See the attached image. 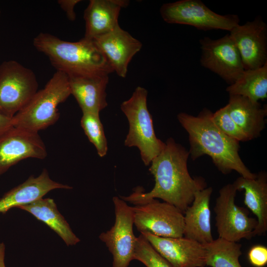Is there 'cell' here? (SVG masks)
Returning a JSON list of instances; mask_svg holds the SVG:
<instances>
[{"label": "cell", "mask_w": 267, "mask_h": 267, "mask_svg": "<svg viewBox=\"0 0 267 267\" xmlns=\"http://www.w3.org/2000/svg\"><path fill=\"white\" fill-rule=\"evenodd\" d=\"M189 152L170 137L162 151L151 161L149 171L155 179V185L144 193L137 187L128 196L121 198L135 205L143 204L156 198L170 203L183 214L193 201L195 193L206 187L201 178H193L187 168Z\"/></svg>", "instance_id": "1"}, {"label": "cell", "mask_w": 267, "mask_h": 267, "mask_svg": "<svg viewBox=\"0 0 267 267\" xmlns=\"http://www.w3.org/2000/svg\"><path fill=\"white\" fill-rule=\"evenodd\" d=\"M212 115L207 108L197 116L186 113L178 115L179 122L188 134L191 159L207 155L223 174L234 170L244 178H255L257 175L248 169L239 155V142L223 133L213 122Z\"/></svg>", "instance_id": "2"}, {"label": "cell", "mask_w": 267, "mask_h": 267, "mask_svg": "<svg viewBox=\"0 0 267 267\" xmlns=\"http://www.w3.org/2000/svg\"><path fill=\"white\" fill-rule=\"evenodd\" d=\"M33 44L47 57L56 71L68 77L109 75L114 72L93 42L84 37L71 42L41 32L34 38Z\"/></svg>", "instance_id": "3"}, {"label": "cell", "mask_w": 267, "mask_h": 267, "mask_svg": "<svg viewBox=\"0 0 267 267\" xmlns=\"http://www.w3.org/2000/svg\"><path fill=\"white\" fill-rule=\"evenodd\" d=\"M68 76L56 71L44 88L13 117V127L38 133L59 119L58 106L71 95Z\"/></svg>", "instance_id": "4"}, {"label": "cell", "mask_w": 267, "mask_h": 267, "mask_svg": "<svg viewBox=\"0 0 267 267\" xmlns=\"http://www.w3.org/2000/svg\"><path fill=\"white\" fill-rule=\"evenodd\" d=\"M147 90L137 87L131 97L121 105V109L127 117L129 130L125 140L128 147H136L146 166L163 150L165 142L156 136L151 115L147 106Z\"/></svg>", "instance_id": "5"}, {"label": "cell", "mask_w": 267, "mask_h": 267, "mask_svg": "<svg viewBox=\"0 0 267 267\" xmlns=\"http://www.w3.org/2000/svg\"><path fill=\"white\" fill-rule=\"evenodd\" d=\"M33 70L17 61L0 64V113L9 118L21 110L38 90Z\"/></svg>", "instance_id": "6"}, {"label": "cell", "mask_w": 267, "mask_h": 267, "mask_svg": "<svg viewBox=\"0 0 267 267\" xmlns=\"http://www.w3.org/2000/svg\"><path fill=\"white\" fill-rule=\"evenodd\" d=\"M164 21L189 25L200 30L230 31L239 24L237 15H221L208 8L200 0H180L163 4L160 9Z\"/></svg>", "instance_id": "7"}, {"label": "cell", "mask_w": 267, "mask_h": 267, "mask_svg": "<svg viewBox=\"0 0 267 267\" xmlns=\"http://www.w3.org/2000/svg\"><path fill=\"white\" fill-rule=\"evenodd\" d=\"M237 191L233 183L223 186L214 207L219 238L235 242L253 237L258 224L257 220L249 216L246 209L235 204Z\"/></svg>", "instance_id": "8"}, {"label": "cell", "mask_w": 267, "mask_h": 267, "mask_svg": "<svg viewBox=\"0 0 267 267\" xmlns=\"http://www.w3.org/2000/svg\"><path fill=\"white\" fill-rule=\"evenodd\" d=\"M134 222L140 232L163 237L183 236L184 214L166 202L151 199L133 207Z\"/></svg>", "instance_id": "9"}, {"label": "cell", "mask_w": 267, "mask_h": 267, "mask_svg": "<svg viewBox=\"0 0 267 267\" xmlns=\"http://www.w3.org/2000/svg\"><path fill=\"white\" fill-rule=\"evenodd\" d=\"M115 222L108 231L101 233L99 239L105 243L113 256L112 267H128L134 260L136 236L133 232L134 212L125 201L114 196Z\"/></svg>", "instance_id": "10"}, {"label": "cell", "mask_w": 267, "mask_h": 267, "mask_svg": "<svg viewBox=\"0 0 267 267\" xmlns=\"http://www.w3.org/2000/svg\"><path fill=\"white\" fill-rule=\"evenodd\" d=\"M201 65L219 75L229 85L245 71L238 49L229 34L213 40L205 37L199 41Z\"/></svg>", "instance_id": "11"}, {"label": "cell", "mask_w": 267, "mask_h": 267, "mask_svg": "<svg viewBox=\"0 0 267 267\" xmlns=\"http://www.w3.org/2000/svg\"><path fill=\"white\" fill-rule=\"evenodd\" d=\"M45 145L38 133L13 127L0 136V176L27 158L44 159Z\"/></svg>", "instance_id": "12"}, {"label": "cell", "mask_w": 267, "mask_h": 267, "mask_svg": "<svg viewBox=\"0 0 267 267\" xmlns=\"http://www.w3.org/2000/svg\"><path fill=\"white\" fill-rule=\"evenodd\" d=\"M229 32L245 70L257 69L267 63V25L262 17L239 24Z\"/></svg>", "instance_id": "13"}, {"label": "cell", "mask_w": 267, "mask_h": 267, "mask_svg": "<svg viewBox=\"0 0 267 267\" xmlns=\"http://www.w3.org/2000/svg\"><path fill=\"white\" fill-rule=\"evenodd\" d=\"M141 234L172 267L206 266L207 251L204 244L184 236L163 237L149 232Z\"/></svg>", "instance_id": "14"}, {"label": "cell", "mask_w": 267, "mask_h": 267, "mask_svg": "<svg viewBox=\"0 0 267 267\" xmlns=\"http://www.w3.org/2000/svg\"><path fill=\"white\" fill-rule=\"evenodd\" d=\"M106 58L114 72L126 77L133 57L142 47L141 43L120 26L92 40Z\"/></svg>", "instance_id": "15"}, {"label": "cell", "mask_w": 267, "mask_h": 267, "mask_svg": "<svg viewBox=\"0 0 267 267\" xmlns=\"http://www.w3.org/2000/svg\"><path fill=\"white\" fill-rule=\"evenodd\" d=\"M72 188L51 179L44 169L39 176H31L22 183L5 193L0 198V213L5 214L11 208L31 203L52 190Z\"/></svg>", "instance_id": "16"}, {"label": "cell", "mask_w": 267, "mask_h": 267, "mask_svg": "<svg viewBox=\"0 0 267 267\" xmlns=\"http://www.w3.org/2000/svg\"><path fill=\"white\" fill-rule=\"evenodd\" d=\"M211 187L197 191L191 204L184 214L183 236L202 244L212 242L210 202Z\"/></svg>", "instance_id": "17"}, {"label": "cell", "mask_w": 267, "mask_h": 267, "mask_svg": "<svg viewBox=\"0 0 267 267\" xmlns=\"http://www.w3.org/2000/svg\"><path fill=\"white\" fill-rule=\"evenodd\" d=\"M129 2L126 0H90L84 11V38L92 40L119 26L120 10Z\"/></svg>", "instance_id": "18"}, {"label": "cell", "mask_w": 267, "mask_h": 267, "mask_svg": "<svg viewBox=\"0 0 267 267\" xmlns=\"http://www.w3.org/2000/svg\"><path fill=\"white\" fill-rule=\"evenodd\" d=\"M71 94L82 112L96 113L107 107L106 89L109 75L68 77Z\"/></svg>", "instance_id": "19"}, {"label": "cell", "mask_w": 267, "mask_h": 267, "mask_svg": "<svg viewBox=\"0 0 267 267\" xmlns=\"http://www.w3.org/2000/svg\"><path fill=\"white\" fill-rule=\"evenodd\" d=\"M230 117L251 140L258 137L265 128L267 109L259 101L236 95H229L226 104Z\"/></svg>", "instance_id": "20"}, {"label": "cell", "mask_w": 267, "mask_h": 267, "mask_svg": "<svg viewBox=\"0 0 267 267\" xmlns=\"http://www.w3.org/2000/svg\"><path fill=\"white\" fill-rule=\"evenodd\" d=\"M233 184L237 191H245L244 203L257 217L258 224L254 236L265 234L267 230V174L260 172L254 179L240 177Z\"/></svg>", "instance_id": "21"}, {"label": "cell", "mask_w": 267, "mask_h": 267, "mask_svg": "<svg viewBox=\"0 0 267 267\" xmlns=\"http://www.w3.org/2000/svg\"><path fill=\"white\" fill-rule=\"evenodd\" d=\"M17 208L29 212L37 220L46 224L62 239L67 246L75 245L80 241L58 211L53 199L42 198Z\"/></svg>", "instance_id": "22"}, {"label": "cell", "mask_w": 267, "mask_h": 267, "mask_svg": "<svg viewBox=\"0 0 267 267\" xmlns=\"http://www.w3.org/2000/svg\"><path fill=\"white\" fill-rule=\"evenodd\" d=\"M229 95H240L254 101L267 97V63L261 67L245 70L226 89Z\"/></svg>", "instance_id": "23"}, {"label": "cell", "mask_w": 267, "mask_h": 267, "mask_svg": "<svg viewBox=\"0 0 267 267\" xmlns=\"http://www.w3.org/2000/svg\"><path fill=\"white\" fill-rule=\"evenodd\" d=\"M207 251L206 266L211 267H242L239 258L241 244L218 238L204 244Z\"/></svg>", "instance_id": "24"}, {"label": "cell", "mask_w": 267, "mask_h": 267, "mask_svg": "<svg viewBox=\"0 0 267 267\" xmlns=\"http://www.w3.org/2000/svg\"><path fill=\"white\" fill-rule=\"evenodd\" d=\"M82 113L81 126L89 141L95 146L98 155L103 157L107 154L108 146L99 113Z\"/></svg>", "instance_id": "25"}, {"label": "cell", "mask_w": 267, "mask_h": 267, "mask_svg": "<svg viewBox=\"0 0 267 267\" xmlns=\"http://www.w3.org/2000/svg\"><path fill=\"white\" fill-rule=\"evenodd\" d=\"M134 260L140 261L146 267H172L141 234L135 239Z\"/></svg>", "instance_id": "26"}, {"label": "cell", "mask_w": 267, "mask_h": 267, "mask_svg": "<svg viewBox=\"0 0 267 267\" xmlns=\"http://www.w3.org/2000/svg\"><path fill=\"white\" fill-rule=\"evenodd\" d=\"M212 120L215 125L228 136L239 142L250 140L230 117L226 105L213 113Z\"/></svg>", "instance_id": "27"}, {"label": "cell", "mask_w": 267, "mask_h": 267, "mask_svg": "<svg viewBox=\"0 0 267 267\" xmlns=\"http://www.w3.org/2000/svg\"><path fill=\"white\" fill-rule=\"evenodd\" d=\"M248 257L253 266L263 267L267 263V248L261 245L254 246L249 251Z\"/></svg>", "instance_id": "28"}, {"label": "cell", "mask_w": 267, "mask_h": 267, "mask_svg": "<svg viewBox=\"0 0 267 267\" xmlns=\"http://www.w3.org/2000/svg\"><path fill=\"white\" fill-rule=\"evenodd\" d=\"M81 1L80 0H58L57 3L65 12L68 19L71 21H74L76 17L74 10L75 7Z\"/></svg>", "instance_id": "29"}, {"label": "cell", "mask_w": 267, "mask_h": 267, "mask_svg": "<svg viewBox=\"0 0 267 267\" xmlns=\"http://www.w3.org/2000/svg\"><path fill=\"white\" fill-rule=\"evenodd\" d=\"M13 127L12 118L0 113V136Z\"/></svg>", "instance_id": "30"}, {"label": "cell", "mask_w": 267, "mask_h": 267, "mask_svg": "<svg viewBox=\"0 0 267 267\" xmlns=\"http://www.w3.org/2000/svg\"><path fill=\"white\" fill-rule=\"evenodd\" d=\"M5 247L3 242H0V267H6L4 262Z\"/></svg>", "instance_id": "31"}, {"label": "cell", "mask_w": 267, "mask_h": 267, "mask_svg": "<svg viewBox=\"0 0 267 267\" xmlns=\"http://www.w3.org/2000/svg\"><path fill=\"white\" fill-rule=\"evenodd\" d=\"M0 13H1V12H0Z\"/></svg>", "instance_id": "32"}]
</instances>
